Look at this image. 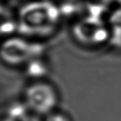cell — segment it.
<instances>
[{
  "label": "cell",
  "mask_w": 121,
  "mask_h": 121,
  "mask_svg": "<svg viewBox=\"0 0 121 121\" xmlns=\"http://www.w3.org/2000/svg\"><path fill=\"white\" fill-rule=\"evenodd\" d=\"M59 95L56 87L48 81H36L24 91L23 103L32 112L46 116L56 110Z\"/></svg>",
  "instance_id": "cell-1"
},
{
  "label": "cell",
  "mask_w": 121,
  "mask_h": 121,
  "mask_svg": "<svg viewBox=\"0 0 121 121\" xmlns=\"http://www.w3.org/2000/svg\"><path fill=\"white\" fill-rule=\"evenodd\" d=\"M19 121H43V120L41 119V115L35 114V113L32 112L30 110H27L22 116V119Z\"/></svg>",
  "instance_id": "cell-3"
},
{
  "label": "cell",
  "mask_w": 121,
  "mask_h": 121,
  "mask_svg": "<svg viewBox=\"0 0 121 121\" xmlns=\"http://www.w3.org/2000/svg\"><path fill=\"white\" fill-rule=\"evenodd\" d=\"M119 2H121V0H119Z\"/></svg>",
  "instance_id": "cell-5"
},
{
  "label": "cell",
  "mask_w": 121,
  "mask_h": 121,
  "mask_svg": "<svg viewBox=\"0 0 121 121\" xmlns=\"http://www.w3.org/2000/svg\"><path fill=\"white\" fill-rule=\"evenodd\" d=\"M2 121H17V120H16V119H13V118H11L10 116L7 115L6 117L3 118Z\"/></svg>",
  "instance_id": "cell-4"
},
{
  "label": "cell",
  "mask_w": 121,
  "mask_h": 121,
  "mask_svg": "<svg viewBox=\"0 0 121 121\" xmlns=\"http://www.w3.org/2000/svg\"><path fill=\"white\" fill-rule=\"evenodd\" d=\"M43 121H72L69 115L61 111L54 110L45 116Z\"/></svg>",
  "instance_id": "cell-2"
}]
</instances>
